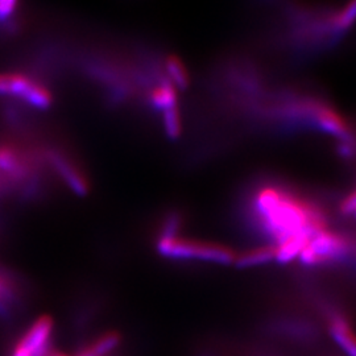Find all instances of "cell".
I'll return each mask as SVG.
<instances>
[{
  "label": "cell",
  "instance_id": "cell-1",
  "mask_svg": "<svg viewBox=\"0 0 356 356\" xmlns=\"http://www.w3.org/2000/svg\"><path fill=\"white\" fill-rule=\"evenodd\" d=\"M244 218L264 244L280 247L309 241L332 227V211L318 194L286 179L267 178L256 182L247 194Z\"/></svg>",
  "mask_w": 356,
  "mask_h": 356
},
{
  "label": "cell",
  "instance_id": "cell-2",
  "mask_svg": "<svg viewBox=\"0 0 356 356\" xmlns=\"http://www.w3.org/2000/svg\"><path fill=\"white\" fill-rule=\"evenodd\" d=\"M282 44L297 58L335 48L356 24V1L342 6L286 4L282 10Z\"/></svg>",
  "mask_w": 356,
  "mask_h": 356
},
{
  "label": "cell",
  "instance_id": "cell-3",
  "mask_svg": "<svg viewBox=\"0 0 356 356\" xmlns=\"http://www.w3.org/2000/svg\"><path fill=\"white\" fill-rule=\"evenodd\" d=\"M157 250L160 254L172 260L204 261L213 264H232L238 254L225 244L179 236L159 239Z\"/></svg>",
  "mask_w": 356,
  "mask_h": 356
},
{
  "label": "cell",
  "instance_id": "cell-4",
  "mask_svg": "<svg viewBox=\"0 0 356 356\" xmlns=\"http://www.w3.org/2000/svg\"><path fill=\"white\" fill-rule=\"evenodd\" d=\"M334 342L347 356H356V327L350 314L318 291L312 292Z\"/></svg>",
  "mask_w": 356,
  "mask_h": 356
},
{
  "label": "cell",
  "instance_id": "cell-5",
  "mask_svg": "<svg viewBox=\"0 0 356 356\" xmlns=\"http://www.w3.org/2000/svg\"><path fill=\"white\" fill-rule=\"evenodd\" d=\"M0 95L16 97L41 110L51 107L53 103L51 92L44 85L24 74L16 73L0 74Z\"/></svg>",
  "mask_w": 356,
  "mask_h": 356
},
{
  "label": "cell",
  "instance_id": "cell-6",
  "mask_svg": "<svg viewBox=\"0 0 356 356\" xmlns=\"http://www.w3.org/2000/svg\"><path fill=\"white\" fill-rule=\"evenodd\" d=\"M54 322L49 316H41L15 344L11 356H48L51 354Z\"/></svg>",
  "mask_w": 356,
  "mask_h": 356
},
{
  "label": "cell",
  "instance_id": "cell-7",
  "mask_svg": "<svg viewBox=\"0 0 356 356\" xmlns=\"http://www.w3.org/2000/svg\"><path fill=\"white\" fill-rule=\"evenodd\" d=\"M47 161L65 185L76 195H86L89 193L88 176L72 154L58 148H51L47 151Z\"/></svg>",
  "mask_w": 356,
  "mask_h": 356
},
{
  "label": "cell",
  "instance_id": "cell-8",
  "mask_svg": "<svg viewBox=\"0 0 356 356\" xmlns=\"http://www.w3.org/2000/svg\"><path fill=\"white\" fill-rule=\"evenodd\" d=\"M276 247L269 244H260L251 250L244 251L243 254H236L235 263L236 267L251 268L263 266L272 261H276Z\"/></svg>",
  "mask_w": 356,
  "mask_h": 356
},
{
  "label": "cell",
  "instance_id": "cell-9",
  "mask_svg": "<svg viewBox=\"0 0 356 356\" xmlns=\"http://www.w3.org/2000/svg\"><path fill=\"white\" fill-rule=\"evenodd\" d=\"M0 169L8 173L10 176L22 178L26 176L29 170L24 156L11 147L0 148Z\"/></svg>",
  "mask_w": 356,
  "mask_h": 356
},
{
  "label": "cell",
  "instance_id": "cell-10",
  "mask_svg": "<svg viewBox=\"0 0 356 356\" xmlns=\"http://www.w3.org/2000/svg\"><path fill=\"white\" fill-rule=\"evenodd\" d=\"M164 73L168 78V81L176 88V89H188L191 83L189 73L182 64V61L178 58L177 56H168L164 63Z\"/></svg>",
  "mask_w": 356,
  "mask_h": 356
},
{
  "label": "cell",
  "instance_id": "cell-11",
  "mask_svg": "<svg viewBox=\"0 0 356 356\" xmlns=\"http://www.w3.org/2000/svg\"><path fill=\"white\" fill-rule=\"evenodd\" d=\"M17 301L16 288L8 277L0 275V317L8 318L13 316V306Z\"/></svg>",
  "mask_w": 356,
  "mask_h": 356
},
{
  "label": "cell",
  "instance_id": "cell-12",
  "mask_svg": "<svg viewBox=\"0 0 356 356\" xmlns=\"http://www.w3.org/2000/svg\"><path fill=\"white\" fill-rule=\"evenodd\" d=\"M337 213L343 219L356 222V181L339 198L337 204Z\"/></svg>",
  "mask_w": 356,
  "mask_h": 356
},
{
  "label": "cell",
  "instance_id": "cell-13",
  "mask_svg": "<svg viewBox=\"0 0 356 356\" xmlns=\"http://www.w3.org/2000/svg\"><path fill=\"white\" fill-rule=\"evenodd\" d=\"M163 126L168 138L177 139L181 135V116L178 107L169 108L163 113Z\"/></svg>",
  "mask_w": 356,
  "mask_h": 356
},
{
  "label": "cell",
  "instance_id": "cell-14",
  "mask_svg": "<svg viewBox=\"0 0 356 356\" xmlns=\"http://www.w3.org/2000/svg\"><path fill=\"white\" fill-rule=\"evenodd\" d=\"M16 1L0 0V22H4L13 16L16 10Z\"/></svg>",
  "mask_w": 356,
  "mask_h": 356
}]
</instances>
